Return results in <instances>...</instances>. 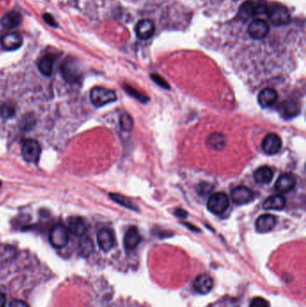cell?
<instances>
[{"mask_svg": "<svg viewBox=\"0 0 306 307\" xmlns=\"http://www.w3.org/2000/svg\"><path fill=\"white\" fill-rule=\"evenodd\" d=\"M268 6L266 0H247L240 7V18L245 22L255 15L266 14Z\"/></svg>", "mask_w": 306, "mask_h": 307, "instance_id": "1", "label": "cell"}, {"mask_svg": "<svg viewBox=\"0 0 306 307\" xmlns=\"http://www.w3.org/2000/svg\"><path fill=\"white\" fill-rule=\"evenodd\" d=\"M90 99L94 106L102 107L110 102H115L117 100V94L113 90L95 86L91 90Z\"/></svg>", "mask_w": 306, "mask_h": 307, "instance_id": "2", "label": "cell"}, {"mask_svg": "<svg viewBox=\"0 0 306 307\" xmlns=\"http://www.w3.org/2000/svg\"><path fill=\"white\" fill-rule=\"evenodd\" d=\"M69 240V231L63 224H58L51 229L49 234V242L54 248L61 249L67 246Z\"/></svg>", "mask_w": 306, "mask_h": 307, "instance_id": "3", "label": "cell"}, {"mask_svg": "<svg viewBox=\"0 0 306 307\" xmlns=\"http://www.w3.org/2000/svg\"><path fill=\"white\" fill-rule=\"evenodd\" d=\"M229 207V198L225 192H218L211 194L208 201V209L210 212L219 215Z\"/></svg>", "mask_w": 306, "mask_h": 307, "instance_id": "4", "label": "cell"}, {"mask_svg": "<svg viewBox=\"0 0 306 307\" xmlns=\"http://www.w3.org/2000/svg\"><path fill=\"white\" fill-rule=\"evenodd\" d=\"M41 147L40 144L33 139H27L22 147V156L27 163L37 164L40 160Z\"/></svg>", "mask_w": 306, "mask_h": 307, "instance_id": "5", "label": "cell"}, {"mask_svg": "<svg viewBox=\"0 0 306 307\" xmlns=\"http://www.w3.org/2000/svg\"><path fill=\"white\" fill-rule=\"evenodd\" d=\"M271 22L274 25H284L290 21V14L288 8L280 4H273L268 6V13Z\"/></svg>", "mask_w": 306, "mask_h": 307, "instance_id": "6", "label": "cell"}, {"mask_svg": "<svg viewBox=\"0 0 306 307\" xmlns=\"http://www.w3.org/2000/svg\"><path fill=\"white\" fill-rule=\"evenodd\" d=\"M262 147L265 154L273 156L280 151L282 147V140L278 134L269 133L263 138Z\"/></svg>", "mask_w": 306, "mask_h": 307, "instance_id": "7", "label": "cell"}, {"mask_svg": "<svg viewBox=\"0 0 306 307\" xmlns=\"http://www.w3.org/2000/svg\"><path fill=\"white\" fill-rule=\"evenodd\" d=\"M270 32L268 22L262 19H256L250 23L248 27L249 35L254 40H263Z\"/></svg>", "mask_w": 306, "mask_h": 307, "instance_id": "8", "label": "cell"}, {"mask_svg": "<svg viewBox=\"0 0 306 307\" xmlns=\"http://www.w3.org/2000/svg\"><path fill=\"white\" fill-rule=\"evenodd\" d=\"M231 197H232V200L235 202V204L244 205L253 201V198H254V193L252 191V189H250L247 186L240 185V186L235 187L232 191Z\"/></svg>", "mask_w": 306, "mask_h": 307, "instance_id": "9", "label": "cell"}, {"mask_svg": "<svg viewBox=\"0 0 306 307\" xmlns=\"http://www.w3.org/2000/svg\"><path fill=\"white\" fill-rule=\"evenodd\" d=\"M155 27L154 22L149 19H144L138 22L135 31L136 34L141 40H148L155 33Z\"/></svg>", "mask_w": 306, "mask_h": 307, "instance_id": "10", "label": "cell"}, {"mask_svg": "<svg viewBox=\"0 0 306 307\" xmlns=\"http://www.w3.org/2000/svg\"><path fill=\"white\" fill-rule=\"evenodd\" d=\"M277 225V218L271 214H264L260 216L255 223L256 230L259 233H268L274 229Z\"/></svg>", "mask_w": 306, "mask_h": 307, "instance_id": "11", "label": "cell"}, {"mask_svg": "<svg viewBox=\"0 0 306 307\" xmlns=\"http://www.w3.org/2000/svg\"><path fill=\"white\" fill-rule=\"evenodd\" d=\"M97 243L99 247L103 252L111 251L114 246V236L110 229L102 228L97 234Z\"/></svg>", "mask_w": 306, "mask_h": 307, "instance_id": "12", "label": "cell"}, {"mask_svg": "<svg viewBox=\"0 0 306 307\" xmlns=\"http://www.w3.org/2000/svg\"><path fill=\"white\" fill-rule=\"evenodd\" d=\"M1 45L6 50L17 49L22 45V36L17 32H9L1 37Z\"/></svg>", "mask_w": 306, "mask_h": 307, "instance_id": "13", "label": "cell"}, {"mask_svg": "<svg viewBox=\"0 0 306 307\" xmlns=\"http://www.w3.org/2000/svg\"><path fill=\"white\" fill-rule=\"evenodd\" d=\"M297 184V178L292 174H282L275 183L276 190L278 192H289L292 191Z\"/></svg>", "mask_w": 306, "mask_h": 307, "instance_id": "14", "label": "cell"}, {"mask_svg": "<svg viewBox=\"0 0 306 307\" xmlns=\"http://www.w3.org/2000/svg\"><path fill=\"white\" fill-rule=\"evenodd\" d=\"M214 282L212 278L208 274H201L195 279L193 287L197 292L200 294H208L213 289Z\"/></svg>", "mask_w": 306, "mask_h": 307, "instance_id": "15", "label": "cell"}, {"mask_svg": "<svg viewBox=\"0 0 306 307\" xmlns=\"http://www.w3.org/2000/svg\"><path fill=\"white\" fill-rule=\"evenodd\" d=\"M142 240L138 228L136 227H129V230L124 236V247L127 251H133L138 247Z\"/></svg>", "mask_w": 306, "mask_h": 307, "instance_id": "16", "label": "cell"}, {"mask_svg": "<svg viewBox=\"0 0 306 307\" xmlns=\"http://www.w3.org/2000/svg\"><path fill=\"white\" fill-rule=\"evenodd\" d=\"M278 100V93L273 88H265L262 90L258 95V102L262 108H268L275 103Z\"/></svg>", "mask_w": 306, "mask_h": 307, "instance_id": "17", "label": "cell"}, {"mask_svg": "<svg viewBox=\"0 0 306 307\" xmlns=\"http://www.w3.org/2000/svg\"><path fill=\"white\" fill-rule=\"evenodd\" d=\"M280 112L284 119L289 120L297 117L300 113V107L293 101H285L280 105Z\"/></svg>", "mask_w": 306, "mask_h": 307, "instance_id": "18", "label": "cell"}, {"mask_svg": "<svg viewBox=\"0 0 306 307\" xmlns=\"http://www.w3.org/2000/svg\"><path fill=\"white\" fill-rule=\"evenodd\" d=\"M63 76L68 83H75L79 79V72L75 63L67 61L64 63L61 68Z\"/></svg>", "mask_w": 306, "mask_h": 307, "instance_id": "19", "label": "cell"}, {"mask_svg": "<svg viewBox=\"0 0 306 307\" xmlns=\"http://www.w3.org/2000/svg\"><path fill=\"white\" fill-rule=\"evenodd\" d=\"M274 176V173L269 166H262L256 170L253 174V179L259 184H268L271 183Z\"/></svg>", "mask_w": 306, "mask_h": 307, "instance_id": "20", "label": "cell"}, {"mask_svg": "<svg viewBox=\"0 0 306 307\" xmlns=\"http://www.w3.org/2000/svg\"><path fill=\"white\" fill-rule=\"evenodd\" d=\"M286 198L282 195H272L263 202L262 208L266 210H281L286 206Z\"/></svg>", "mask_w": 306, "mask_h": 307, "instance_id": "21", "label": "cell"}, {"mask_svg": "<svg viewBox=\"0 0 306 307\" xmlns=\"http://www.w3.org/2000/svg\"><path fill=\"white\" fill-rule=\"evenodd\" d=\"M227 145V139L223 134L219 132H214L209 136L207 138V146L210 147L211 149L220 151Z\"/></svg>", "mask_w": 306, "mask_h": 307, "instance_id": "22", "label": "cell"}, {"mask_svg": "<svg viewBox=\"0 0 306 307\" xmlns=\"http://www.w3.org/2000/svg\"><path fill=\"white\" fill-rule=\"evenodd\" d=\"M21 21H22L21 14L15 11H12L4 14V16L1 18L0 23L4 28L13 29L14 27L18 26L21 23Z\"/></svg>", "mask_w": 306, "mask_h": 307, "instance_id": "23", "label": "cell"}, {"mask_svg": "<svg viewBox=\"0 0 306 307\" xmlns=\"http://www.w3.org/2000/svg\"><path fill=\"white\" fill-rule=\"evenodd\" d=\"M54 60H55V58L51 55H47V56H44L43 58H40V61L38 63V68L42 75L49 76L52 74Z\"/></svg>", "mask_w": 306, "mask_h": 307, "instance_id": "24", "label": "cell"}, {"mask_svg": "<svg viewBox=\"0 0 306 307\" xmlns=\"http://www.w3.org/2000/svg\"><path fill=\"white\" fill-rule=\"evenodd\" d=\"M69 229L76 236H83L87 230L86 224L81 218H71L69 219Z\"/></svg>", "mask_w": 306, "mask_h": 307, "instance_id": "25", "label": "cell"}, {"mask_svg": "<svg viewBox=\"0 0 306 307\" xmlns=\"http://www.w3.org/2000/svg\"><path fill=\"white\" fill-rule=\"evenodd\" d=\"M110 197H111V200H113L115 202L119 203L121 206H123L125 208L132 209V210H138V208L127 197L120 195V194H118V193H110Z\"/></svg>", "mask_w": 306, "mask_h": 307, "instance_id": "26", "label": "cell"}, {"mask_svg": "<svg viewBox=\"0 0 306 307\" xmlns=\"http://www.w3.org/2000/svg\"><path fill=\"white\" fill-rule=\"evenodd\" d=\"M80 252L84 256H89L93 252V242L90 238L84 237L80 243Z\"/></svg>", "mask_w": 306, "mask_h": 307, "instance_id": "27", "label": "cell"}, {"mask_svg": "<svg viewBox=\"0 0 306 307\" xmlns=\"http://www.w3.org/2000/svg\"><path fill=\"white\" fill-rule=\"evenodd\" d=\"M120 126H121V129L125 130V131H131L133 129V120L131 118V116L129 115L128 113H124L122 115L120 116Z\"/></svg>", "mask_w": 306, "mask_h": 307, "instance_id": "28", "label": "cell"}, {"mask_svg": "<svg viewBox=\"0 0 306 307\" xmlns=\"http://www.w3.org/2000/svg\"><path fill=\"white\" fill-rule=\"evenodd\" d=\"M15 114V107L11 103H4L0 106V115L4 119H9Z\"/></svg>", "mask_w": 306, "mask_h": 307, "instance_id": "29", "label": "cell"}, {"mask_svg": "<svg viewBox=\"0 0 306 307\" xmlns=\"http://www.w3.org/2000/svg\"><path fill=\"white\" fill-rule=\"evenodd\" d=\"M124 88L125 91H126L128 94H130L131 96H133L135 98L138 99V101H140V102H147V101L149 100L146 95H144V94H141V93H139L138 91L134 89L132 87H130L129 85H124Z\"/></svg>", "mask_w": 306, "mask_h": 307, "instance_id": "30", "label": "cell"}, {"mask_svg": "<svg viewBox=\"0 0 306 307\" xmlns=\"http://www.w3.org/2000/svg\"><path fill=\"white\" fill-rule=\"evenodd\" d=\"M249 307H271L269 301L263 298H255L250 304Z\"/></svg>", "mask_w": 306, "mask_h": 307, "instance_id": "31", "label": "cell"}, {"mask_svg": "<svg viewBox=\"0 0 306 307\" xmlns=\"http://www.w3.org/2000/svg\"><path fill=\"white\" fill-rule=\"evenodd\" d=\"M152 78L154 79L155 82H156L158 85H161V86H163L164 88H169V85L167 83H166V81L164 80L161 76H158V75H155V74H153L152 75Z\"/></svg>", "mask_w": 306, "mask_h": 307, "instance_id": "32", "label": "cell"}, {"mask_svg": "<svg viewBox=\"0 0 306 307\" xmlns=\"http://www.w3.org/2000/svg\"><path fill=\"white\" fill-rule=\"evenodd\" d=\"M9 307H29V305L26 303V302H24V301H22V300H13L12 301L10 305H9Z\"/></svg>", "mask_w": 306, "mask_h": 307, "instance_id": "33", "label": "cell"}, {"mask_svg": "<svg viewBox=\"0 0 306 307\" xmlns=\"http://www.w3.org/2000/svg\"><path fill=\"white\" fill-rule=\"evenodd\" d=\"M43 19H44L45 21L48 22L49 24H50V25H52V26H57V23H56L55 20H54V18L52 17L50 14L45 13L44 15H43Z\"/></svg>", "mask_w": 306, "mask_h": 307, "instance_id": "34", "label": "cell"}, {"mask_svg": "<svg viewBox=\"0 0 306 307\" xmlns=\"http://www.w3.org/2000/svg\"><path fill=\"white\" fill-rule=\"evenodd\" d=\"M175 215L179 218H185L188 216V213L183 209H178L175 210Z\"/></svg>", "mask_w": 306, "mask_h": 307, "instance_id": "35", "label": "cell"}, {"mask_svg": "<svg viewBox=\"0 0 306 307\" xmlns=\"http://www.w3.org/2000/svg\"><path fill=\"white\" fill-rule=\"evenodd\" d=\"M5 304H6L5 295L0 291V307H5Z\"/></svg>", "mask_w": 306, "mask_h": 307, "instance_id": "36", "label": "cell"}, {"mask_svg": "<svg viewBox=\"0 0 306 307\" xmlns=\"http://www.w3.org/2000/svg\"><path fill=\"white\" fill-rule=\"evenodd\" d=\"M1 185H2V183H1V182H0V187H1Z\"/></svg>", "mask_w": 306, "mask_h": 307, "instance_id": "37", "label": "cell"}]
</instances>
